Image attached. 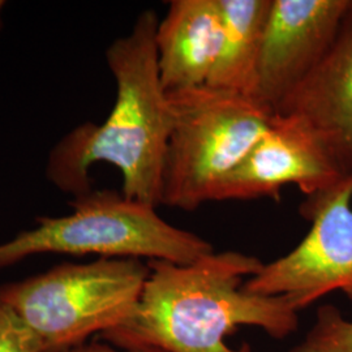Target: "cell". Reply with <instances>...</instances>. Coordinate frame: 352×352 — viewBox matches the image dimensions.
Returning <instances> with one entry per match:
<instances>
[{
    "label": "cell",
    "instance_id": "cell-1",
    "mask_svg": "<svg viewBox=\"0 0 352 352\" xmlns=\"http://www.w3.org/2000/svg\"><path fill=\"white\" fill-rule=\"evenodd\" d=\"M148 264L149 276L133 314L100 336L115 347L252 352L250 346L230 347L227 336L239 327H256L283 340L298 330L299 312L285 298L243 289L264 266L254 256L213 252L192 264Z\"/></svg>",
    "mask_w": 352,
    "mask_h": 352
},
{
    "label": "cell",
    "instance_id": "cell-2",
    "mask_svg": "<svg viewBox=\"0 0 352 352\" xmlns=\"http://www.w3.org/2000/svg\"><path fill=\"white\" fill-rule=\"evenodd\" d=\"M158 21L151 10L140 13L131 32L107 47L116 96L106 120L76 126L49 153L47 179L72 199L93 189L89 173L94 164H109L119 170L126 197L161 205L173 115L157 63Z\"/></svg>",
    "mask_w": 352,
    "mask_h": 352
},
{
    "label": "cell",
    "instance_id": "cell-3",
    "mask_svg": "<svg viewBox=\"0 0 352 352\" xmlns=\"http://www.w3.org/2000/svg\"><path fill=\"white\" fill-rule=\"evenodd\" d=\"M69 205L71 213L38 217L33 228L1 243L0 270L43 253L187 265L214 252L208 240L166 222L155 206L123 193L91 189Z\"/></svg>",
    "mask_w": 352,
    "mask_h": 352
},
{
    "label": "cell",
    "instance_id": "cell-4",
    "mask_svg": "<svg viewBox=\"0 0 352 352\" xmlns=\"http://www.w3.org/2000/svg\"><path fill=\"white\" fill-rule=\"evenodd\" d=\"M173 115L161 205L192 212L215 195L267 129L273 113L208 85L167 93Z\"/></svg>",
    "mask_w": 352,
    "mask_h": 352
},
{
    "label": "cell",
    "instance_id": "cell-5",
    "mask_svg": "<svg viewBox=\"0 0 352 352\" xmlns=\"http://www.w3.org/2000/svg\"><path fill=\"white\" fill-rule=\"evenodd\" d=\"M148 276L149 264L136 258L63 263L1 285L0 298L37 333L45 352H67L128 320Z\"/></svg>",
    "mask_w": 352,
    "mask_h": 352
},
{
    "label": "cell",
    "instance_id": "cell-6",
    "mask_svg": "<svg viewBox=\"0 0 352 352\" xmlns=\"http://www.w3.org/2000/svg\"><path fill=\"white\" fill-rule=\"evenodd\" d=\"M352 173L307 197L300 213L312 226L292 251L245 280L252 294L282 296L299 312L333 291L352 300Z\"/></svg>",
    "mask_w": 352,
    "mask_h": 352
},
{
    "label": "cell",
    "instance_id": "cell-7",
    "mask_svg": "<svg viewBox=\"0 0 352 352\" xmlns=\"http://www.w3.org/2000/svg\"><path fill=\"white\" fill-rule=\"evenodd\" d=\"M347 175L302 119L274 113L263 138L227 176L214 201L278 200L286 186H298L309 197L333 188Z\"/></svg>",
    "mask_w": 352,
    "mask_h": 352
},
{
    "label": "cell",
    "instance_id": "cell-8",
    "mask_svg": "<svg viewBox=\"0 0 352 352\" xmlns=\"http://www.w3.org/2000/svg\"><path fill=\"white\" fill-rule=\"evenodd\" d=\"M352 0H273L250 98L270 113L325 56Z\"/></svg>",
    "mask_w": 352,
    "mask_h": 352
},
{
    "label": "cell",
    "instance_id": "cell-9",
    "mask_svg": "<svg viewBox=\"0 0 352 352\" xmlns=\"http://www.w3.org/2000/svg\"><path fill=\"white\" fill-rule=\"evenodd\" d=\"M276 113L302 119L351 174L352 1L325 56Z\"/></svg>",
    "mask_w": 352,
    "mask_h": 352
},
{
    "label": "cell",
    "instance_id": "cell-10",
    "mask_svg": "<svg viewBox=\"0 0 352 352\" xmlns=\"http://www.w3.org/2000/svg\"><path fill=\"white\" fill-rule=\"evenodd\" d=\"M222 37L218 0H171L155 29L154 43L166 93L208 84Z\"/></svg>",
    "mask_w": 352,
    "mask_h": 352
},
{
    "label": "cell",
    "instance_id": "cell-11",
    "mask_svg": "<svg viewBox=\"0 0 352 352\" xmlns=\"http://www.w3.org/2000/svg\"><path fill=\"white\" fill-rule=\"evenodd\" d=\"M218 6L221 49L206 85L250 97L273 0H218Z\"/></svg>",
    "mask_w": 352,
    "mask_h": 352
},
{
    "label": "cell",
    "instance_id": "cell-12",
    "mask_svg": "<svg viewBox=\"0 0 352 352\" xmlns=\"http://www.w3.org/2000/svg\"><path fill=\"white\" fill-rule=\"evenodd\" d=\"M0 352H45L37 333L0 298Z\"/></svg>",
    "mask_w": 352,
    "mask_h": 352
},
{
    "label": "cell",
    "instance_id": "cell-13",
    "mask_svg": "<svg viewBox=\"0 0 352 352\" xmlns=\"http://www.w3.org/2000/svg\"><path fill=\"white\" fill-rule=\"evenodd\" d=\"M331 352H352V321L344 318L338 308L324 305L318 309L314 327Z\"/></svg>",
    "mask_w": 352,
    "mask_h": 352
},
{
    "label": "cell",
    "instance_id": "cell-14",
    "mask_svg": "<svg viewBox=\"0 0 352 352\" xmlns=\"http://www.w3.org/2000/svg\"><path fill=\"white\" fill-rule=\"evenodd\" d=\"M67 352H166L160 349L154 347H139V349H119L115 347L113 344L104 342V340H96L81 344L78 347H75L72 350Z\"/></svg>",
    "mask_w": 352,
    "mask_h": 352
},
{
    "label": "cell",
    "instance_id": "cell-15",
    "mask_svg": "<svg viewBox=\"0 0 352 352\" xmlns=\"http://www.w3.org/2000/svg\"><path fill=\"white\" fill-rule=\"evenodd\" d=\"M289 352H331L324 340L316 333L314 329L308 333L305 340L300 344L295 346Z\"/></svg>",
    "mask_w": 352,
    "mask_h": 352
},
{
    "label": "cell",
    "instance_id": "cell-16",
    "mask_svg": "<svg viewBox=\"0 0 352 352\" xmlns=\"http://www.w3.org/2000/svg\"><path fill=\"white\" fill-rule=\"evenodd\" d=\"M4 8H6V1L0 0V30H1V26H3V12H4Z\"/></svg>",
    "mask_w": 352,
    "mask_h": 352
}]
</instances>
